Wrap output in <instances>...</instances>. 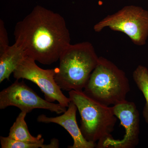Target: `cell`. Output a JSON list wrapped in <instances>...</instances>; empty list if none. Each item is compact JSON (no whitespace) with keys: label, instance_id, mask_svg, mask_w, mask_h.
Returning a JSON list of instances; mask_svg holds the SVG:
<instances>
[{"label":"cell","instance_id":"1","mask_svg":"<svg viewBox=\"0 0 148 148\" xmlns=\"http://www.w3.org/2000/svg\"><path fill=\"white\" fill-rule=\"evenodd\" d=\"M16 44L27 56L43 65L59 60L71 44V37L64 17L41 6L17 22L14 28Z\"/></svg>","mask_w":148,"mask_h":148},{"label":"cell","instance_id":"2","mask_svg":"<svg viewBox=\"0 0 148 148\" xmlns=\"http://www.w3.org/2000/svg\"><path fill=\"white\" fill-rule=\"evenodd\" d=\"M98 59L90 42L70 45L60 56L59 67L55 68L56 82L61 90L83 91Z\"/></svg>","mask_w":148,"mask_h":148},{"label":"cell","instance_id":"3","mask_svg":"<svg viewBox=\"0 0 148 148\" xmlns=\"http://www.w3.org/2000/svg\"><path fill=\"white\" fill-rule=\"evenodd\" d=\"M69 98L76 106L81 116L80 129L86 140L103 148L106 140L113 139L112 133L117 117L112 107L103 105L85 94L83 91H69Z\"/></svg>","mask_w":148,"mask_h":148},{"label":"cell","instance_id":"4","mask_svg":"<svg viewBox=\"0 0 148 148\" xmlns=\"http://www.w3.org/2000/svg\"><path fill=\"white\" fill-rule=\"evenodd\" d=\"M130 91L129 80L125 72L102 56L99 57L83 90L88 96L109 106L126 101Z\"/></svg>","mask_w":148,"mask_h":148},{"label":"cell","instance_id":"5","mask_svg":"<svg viewBox=\"0 0 148 148\" xmlns=\"http://www.w3.org/2000/svg\"><path fill=\"white\" fill-rule=\"evenodd\" d=\"M106 27L124 33L136 45H145L148 38V11L138 6H125L99 21L93 29L99 32Z\"/></svg>","mask_w":148,"mask_h":148},{"label":"cell","instance_id":"6","mask_svg":"<svg viewBox=\"0 0 148 148\" xmlns=\"http://www.w3.org/2000/svg\"><path fill=\"white\" fill-rule=\"evenodd\" d=\"M36 61L26 56L14 72L16 79H26L34 82L40 88L47 101H57L64 107H68L70 98L64 95L55 79V69L45 70L37 66Z\"/></svg>","mask_w":148,"mask_h":148},{"label":"cell","instance_id":"7","mask_svg":"<svg viewBox=\"0 0 148 148\" xmlns=\"http://www.w3.org/2000/svg\"><path fill=\"white\" fill-rule=\"evenodd\" d=\"M16 79L8 87L0 92V109L3 110L10 106H14L21 112L27 114L34 109H42L63 114L66 111V107L54 104L44 100L39 96L32 88L28 86L24 81Z\"/></svg>","mask_w":148,"mask_h":148},{"label":"cell","instance_id":"8","mask_svg":"<svg viewBox=\"0 0 148 148\" xmlns=\"http://www.w3.org/2000/svg\"><path fill=\"white\" fill-rule=\"evenodd\" d=\"M113 112L125 134L121 140L110 139L103 144V148H134L139 144L140 133V114L135 103L125 101L112 107Z\"/></svg>","mask_w":148,"mask_h":148},{"label":"cell","instance_id":"9","mask_svg":"<svg viewBox=\"0 0 148 148\" xmlns=\"http://www.w3.org/2000/svg\"><path fill=\"white\" fill-rule=\"evenodd\" d=\"M68 108V110L60 116L49 117L45 114L40 115L37 118V121L45 123H56L66 129L71 136L74 142L73 145L69 146L68 148H96V143L86 140L78 125L76 119L78 110L76 106L71 101Z\"/></svg>","mask_w":148,"mask_h":148},{"label":"cell","instance_id":"10","mask_svg":"<svg viewBox=\"0 0 148 148\" xmlns=\"http://www.w3.org/2000/svg\"><path fill=\"white\" fill-rule=\"evenodd\" d=\"M26 56L24 49L16 43L0 53V83L5 79L9 80L11 74Z\"/></svg>","mask_w":148,"mask_h":148},{"label":"cell","instance_id":"11","mask_svg":"<svg viewBox=\"0 0 148 148\" xmlns=\"http://www.w3.org/2000/svg\"><path fill=\"white\" fill-rule=\"evenodd\" d=\"M26 112H21L18 114L16 121L10 130L8 137L11 139L29 143H37L44 141L42 135L40 134L34 137L29 132L25 117L27 114Z\"/></svg>","mask_w":148,"mask_h":148},{"label":"cell","instance_id":"12","mask_svg":"<svg viewBox=\"0 0 148 148\" xmlns=\"http://www.w3.org/2000/svg\"><path fill=\"white\" fill-rule=\"evenodd\" d=\"M132 77L145 99L143 115L145 121L148 124V69L145 66L139 65L133 71Z\"/></svg>","mask_w":148,"mask_h":148},{"label":"cell","instance_id":"13","mask_svg":"<svg viewBox=\"0 0 148 148\" xmlns=\"http://www.w3.org/2000/svg\"><path fill=\"white\" fill-rule=\"evenodd\" d=\"M2 148H58L59 147L58 140L53 139L50 144L44 145V141L37 143H29L17 141L11 139L8 137H0Z\"/></svg>","mask_w":148,"mask_h":148},{"label":"cell","instance_id":"14","mask_svg":"<svg viewBox=\"0 0 148 148\" xmlns=\"http://www.w3.org/2000/svg\"><path fill=\"white\" fill-rule=\"evenodd\" d=\"M8 34L4 23L2 19L0 20V53L3 52L8 47Z\"/></svg>","mask_w":148,"mask_h":148}]
</instances>
